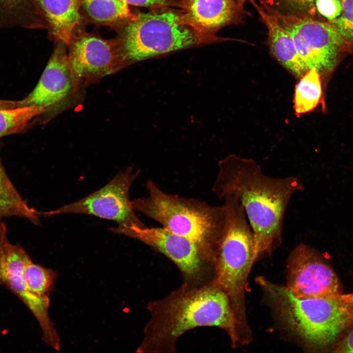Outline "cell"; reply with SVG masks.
<instances>
[{
	"mask_svg": "<svg viewBox=\"0 0 353 353\" xmlns=\"http://www.w3.org/2000/svg\"><path fill=\"white\" fill-rule=\"evenodd\" d=\"M212 190L221 200L238 199L254 239V261L270 255L282 242L284 217L293 194L304 186L295 176L274 178L252 158L231 154L220 160Z\"/></svg>",
	"mask_w": 353,
	"mask_h": 353,
	"instance_id": "1",
	"label": "cell"
},
{
	"mask_svg": "<svg viewBox=\"0 0 353 353\" xmlns=\"http://www.w3.org/2000/svg\"><path fill=\"white\" fill-rule=\"evenodd\" d=\"M151 318L140 352H172L178 338L196 327L225 330L231 346L240 345L234 312L227 294L212 281L201 287L184 283L165 298L149 303Z\"/></svg>",
	"mask_w": 353,
	"mask_h": 353,
	"instance_id": "2",
	"label": "cell"
},
{
	"mask_svg": "<svg viewBox=\"0 0 353 353\" xmlns=\"http://www.w3.org/2000/svg\"><path fill=\"white\" fill-rule=\"evenodd\" d=\"M270 302L285 328L313 351H332L353 326V292L299 298L285 286L278 285Z\"/></svg>",
	"mask_w": 353,
	"mask_h": 353,
	"instance_id": "3",
	"label": "cell"
},
{
	"mask_svg": "<svg viewBox=\"0 0 353 353\" xmlns=\"http://www.w3.org/2000/svg\"><path fill=\"white\" fill-rule=\"evenodd\" d=\"M146 196L131 200L135 212L191 240L204 258L213 261L225 231V205L213 206L196 199L168 194L151 179L146 181Z\"/></svg>",
	"mask_w": 353,
	"mask_h": 353,
	"instance_id": "4",
	"label": "cell"
},
{
	"mask_svg": "<svg viewBox=\"0 0 353 353\" xmlns=\"http://www.w3.org/2000/svg\"><path fill=\"white\" fill-rule=\"evenodd\" d=\"M227 216L225 231L215 255V277L212 281L228 296L235 315L241 345L251 341L248 324L245 291L249 273L255 262L253 233L238 199H223Z\"/></svg>",
	"mask_w": 353,
	"mask_h": 353,
	"instance_id": "5",
	"label": "cell"
},
{
	"mask_svg": "<svg viewBox=\"0 0 353 353\" xmlns=\"http://www.w3.org/2000/svg\"><path fill=\"white\" fill-rule=\"evenodd\" d=\"M125 24L118 42L127 64L200 43L203 36L172 10L139 13Z\"/></svg>",
	"mask_w": 353,
	"mask_h": 353,
	"instance_id": "6",
	"label": "cell"
},
{
	"mask_svg": "<svg viewBox=\"0 0 353 353\" xmlns=\"http://www.w3.org/2000/svg\"><path fill=\"white\" fill-rule=\"evenodd\" d=\"M260 1L292 36L308 70L315 68L321 75L331 71L341 57L350 52L343 39L328 22L305 14H285L272 8L264 0Z\"/></svg>",
	"mask_w": 353,
	"mask_h": 353,
	"instance_id": "7",
	"label": "cell"
},
{
	"mask_svg": "<svg viewBox=\"0 0 353 353\" xmlns=\"http://www.w3.org/2000/svg\"><path fill=\"white\" fill-rule=\"evenodd\" d=\"M140 170L129 167L118 173L108 183L86 197L55 209L41 212L52 216L65 213L84 214L116 222L117 227L146 226L133 209L129 191Z\"/></svg>",
	"mask_w": 353,
	"mask_h": 353,
	"instance_id": "8",
	"label": "cell"
},
{
	"mask_svg": "<svg viewBox=\"0 0 353 353\" xmlns=\"http://www.w3.org/2000/svg\"><path fill=\"white\" fill-rule=\"evenodd\" d=\"M31 260L20 245L9 242L5 225L0 221V286L6 287L25 304L39 324L43 341L57 348L60 341L49 315V298L32 292L25 282L24 269Z\"/></svg>",
	"mask_w": 353,
	"mask_h": 353,
	"instance_id": "9",
	"label": "cell"
},
{
	"mask_svg": "<svg viewBox=\"0 0 353 353\" xmlns=\"http://www.w3.org/2000/svg\"><path fill=\"white\" fill-rule=\"evenodd\" d=\"M286 285L299 298L331 296L343 293L339 279L331 267L314 249L304 244L290 252Z\"/></svg>",
	"mask_w": 353,
	"mask_h": 353,
	"instance_id": "10",
	"label": "cell"
},
{
	"mask_svg": "<svg viewBox=\"0 0 353 353\" xmlns=\"http://www.w3.org/2000/svg\"><path fill=\"white\" fill-rule=\"evenodd\" d=\"M68 46L70 63L81 86L113 74L127 64L118 41L86 34L73 37Z\"/></svg>",
	"mask_w": 353,
	"mask_h": 353,
	"instance_id": "11",
	"label": "cell"
},
{
	"mask_svg": "<svg viewBox=\"0 0 353 353\" xmlns=\"http://www.w3.org/2000/svg\"><path fill=\"white\" fill-rule=\"evenodd\" d=\"M65 43L58 41L34 89L20 101L21 107H43L45 112L63 106L81 86L70 63Z\"/></svg>",
	"mask_w": 353,
	"mask_h": 353,
	"instance_id": "12",
	"label": "cell"
},
{
	"mask_svg": "<svg viewBox=\"0 0 353 353\" xmlns=\"http://www.w3.org/2000/svg\"><path fill=\"white\" fill-rule=\"evenodd\" d=\"M110 229L138 240L163 253L188 277H196L201 271L202 260L204 257L198 246L189 239L163 227L132 226L115 227Z\"/></svg>",
	"mask_w": 353,
	"mask_h": 353,
	"instance_id": "13",
	"label": "cell"
},
{
	"mask_svg": "<svg viewBox=\"0 0 353 353\" xmlns=\"http://www.w3.org/2000/svg\"><path fill=\"white\" fill-rule=\"evenodd\" d=\"M182 21L206 35L235 22L243 6L237 0H180Z\"/></svg>",
	"mask_w": 353,
	"mask_h": 353,
	"instance_id": "14",
	"label": "cell"
},
{
	"mask_svg": "<svg viewBox=\"0 0 353 353\" xmlns=\"http://www.w3.org/2000/svg\"><path fill=\"white\" fill-rule=\"evenodd\" d=\"M268 29L270 51L277 61L296 78L300 79L309 70L299 55L292 36L263 4L250 0Z\"/></svg>",
	"mask_w": 353,
	"mask_h": 353,
	"instance_id": "15",
	"label": "cell"
},
{
	"mask_svg": "<svg viewBox=\"0 0 353 353\" xmlns=\"http://www.w3.org/2000/svg\"><path fill=\"white\" fill-rule=\"evenodd\" d=\"M44 23L58 42L68 46L80 23L81 0H36Z\"/></svg>",
	"mask_w": 353,
	"mask_h": 353,
	"instance_id": "16",
	"label": "cell"
},
{
	"mask_svg": "<svg viewBox=\"0 0 353 353\" xmlns=\"http://www.w3.org/2000/svg\"><path fill=\"white\" fill-rule=\"evenodd\" d=\"M321 75L314 68L309 70L295 86L293 100L295 114L297 117L314 110L322 102Z\"/></svg>",
	"mask_w": 353,
	"mask_h": 353,
	"instance_id": "17",
	"label": "cell"
},
{
	"mask_svg": "<svg viewBox=\"0 0 353 353\" xmlns=\"http://www.w3.org/2000/svg\"><path fill=\"white\" fill-rule=\"evenodd\" d=\"M91 19L105 24L125 23L133 16L122 0H81Z\"/></svg>",
	"mask_w": 353,
	"mask_h": 353,
	"instance_id": "18",
	"label": "cell"
},
{
	"mask_svg": "<svg viewBox=\"0 0 353 353\" xmlns=\"http://www.w3.org/2000/svg\"><path fill=\"white\" fill-rule=\"evenodd\" d=\"M45 113L42 107L29 106L0 110V138L19 132L35 117Z\"/></svg>",
	"mask_w": 353,
	"mask_h": 353,
	"instance_id": "19",
	"label": "cell"
},
{
	"mask_svg": "<svg viewBox=\"0 0 353 353\" xmlns=\"http://www.w3.org/2000/svg\"><path fill=\"white\" fill-rule=\"evenodd\" d=\"M24 279L27 288L42 297H49L52 290L56 273L51 269L35 264L32 260L24 269Z\"/></svg>",
	"mask_w": 353,
	"mask_h": 353,
	"instance_id": "20",
	"label": "cell"
},
{
	"mask_svg": "<svg viewBox=\"0 0 353 353\" xmlns=\"http://www.w3.org/2000/svg\"><path fill=\"white\" fill-rule=\"evenodd\" d=\"M342 10L335 19L328 22L345 42L349 52L353 53V0H341Z\"/></svg>",
	"mask_w": 353,
	"mask_h": 353,
	"instance_id": "21",
	"label": "cell"
},
{
	"mask_svg": "<svg viewBox=\"0 0 353 353\" xmlns=\"http://www.w3.org/2000/svg\"><path fill=\"white\" fill-rule=\"evenodd\" d=\"M0 196L14 202L23 209L33 211L36 210L30 207L22 198L6 175L0 163Z\"/></svg>",
	"mask_w": 353,
	"mask_h": 353,
	"instance_id": "22",
	"label": "cell"
},
{
	"mask_svg": "<svg viewBox=\"0 0 353 353\" xmlns=\"http://www.w3.org/2000/svg\"><path fill=\"white\" fill-rule=\"evenodd\" d=\"M40 212L25 210L0 196V220L4 217L17 216L27 219L36 225H40Z\"/></svg>",
	"mask_w": 353,
	"mask_h": 353,
	"instance_id": "23",
	"label": "cell"
},
{
	"mask_svg": "<svg viewBox=\"0 0 353 353\" xmlns=\"http://www.w3.org/2000/svg\"><path fill=\"white\" fill-rule=\"evenodd\" d=\"M314 3L318 12L328 22L337 18L342 10L341 0H314Z\"/></svg>",
	"mask_w": 353,
	"mask_h": 353,
	"instance_id": "24",
	"label": "cell"
},
{
	"mask_svg": "<svg viewBox=\"0 0 353 353\" xmlns=\"http://www.w3.org/2000/svg\"><path fill=\"white\" fill-rule=\"evenodd\" d=\"M285 5L299 14L313 16L315 6L314 0H281Z\"/></svg>",
	"mask_w": 353,
	"mask_h": 353,
	"instance_id": "25",
	"label": "cell"
},
{
	"mask_svg": "<svg viewBox=\"0 0 353 353\" xmlns=\"http://www.w3.org/2000/svg\"><path fill=\"white\" fill-rule=\"evenodd\" d=\"M333 353H353V326L333 348Z\"/></svg>",
	"mask_w": 353,
	"mask_h": 353,
	"instance_id": "26",
	"label": "cell"
},
{
	"mask_svg": "<svg viewBox=\"0 0 353 353\" xmlns=\"http://www.w3.org/2000/svg\"><path fill=\"white\" fill-rule=\"evenodd\" d=\"M128 4L145 7L166 6L174 5L170 0H122Z\"/></svg>",
	"mask_w": 353,
	"mask_h": 353,
	"instance_id": "27",
	"label": "cell"
},
{
	"mask_svg": "<svg viewBox=\"0 0 353 353\" xmlns=\"http://www.w3.org/2000/svg\"><path fill=\"white\" fill-rule=\"evenodd\" d=\"M20 107V101L0 100V110L12 109Z\"/></svg>",
	"mask_w": 353,
	"mask_h": 353,
	"instance_id": "28",
	"label": "cell"
},
{
	"mask_svg": "<svg viewBox=\"0 0 353 353\" xmlns=\"http://www.w3.org/2000/svg\"><path fill=\"white\" fill-rule=\"evenodd\" d=\"M237 0L240 5H241L242 6H243L245 1L246 0Z\"/></svg>",
	"mask_w": 353,
	"mask_h": 353,
	"instance_id": "29",
	"label": "cell"
}]
</instances>
